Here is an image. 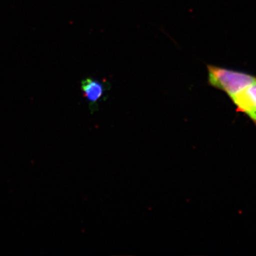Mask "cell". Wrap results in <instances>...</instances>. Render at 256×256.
Segmentation results:
<instances>
[{
	"instance_id": "7a4b0ae2",
	"label": "cell",
	"mask_w": 256,
	"mask_h": 256,
	"mask_svg": "<svg viewBox=\"0 0 256 256\" xmlns=\"http://www.w3.org/2000/svg\"><path fill=\"white\" fill-rule=\"evenodd\" d=\"M106 85L102 82L92 78H86L82 80L80 88L92 110L97 108L98 101L102 98L106 88Z\"/></svg>"
},
{
	"instance_id": "6da1fadb",
	"label": "cell",
	"mask_w": 256,
	"mask_h": 256,
	"mask_svg": "<svg viewBox=\"0 0 256 256\" xmlns=\"http://www.w3.org/2000/svg\"><path fill=\"white\" fill-rule=\"evenodd\" d=\"M236 111L247 116L256 124V77L230 98Z\"/></svg>"
}]
</instances>
